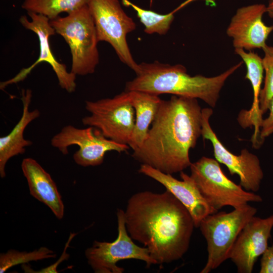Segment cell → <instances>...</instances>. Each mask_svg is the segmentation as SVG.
I'll list each match as a JSON object with an SVG mask.
<instances>
[{
  "label": "cell",
  "mask_w": 273,
  "mask_h": 273,
  "mask_svg": "<svg viewBox=\"0 0 273 273\" xmlns=\"http://www.w3.org/2000/svg\"><path fill=\"white\" fill-rule=\"evenodd\" d=\"M139 172L158 181L171 193L188 210L195 228H199L207 215L217 212L202 196L191 176L183 171L180 172L181 180L146 164H142Z\"/></svg>",
  "instance_id": "15"
},
{
  "label": "cell",
  "mask_w": 273,
  "mask_h": 273,
  "mask_svg": "<svg viewBox=\"0 0 273 273\" xmlns=\"http://www.w3.org/2000/svg\"><path fill=\"white\" fill-rule=\"evenodd\" d=\"M239 62L212 77L191 76L181 64L171 65L155 61L142 63L136 76L128 81L125 91H140L159 96L168 94L200 99L214 108L225 81L243 64Z\"/></svg>",
  "instance_id": "3"
},
{
  "label": "cell",
  "mask_w": 273,
  "mask_h": 273,
  "mask_svg": "<svg viewBox=\"0 0 273 273\" xmlns=\"http://www.w3.org/2000/svg\"><path fill=\"white\" fill-rule=\"evenodd\" d=\"M273 228V214L262 218L253 216L239 234L229 254L239 273H251L258 258L268 247Z\"/></svg>",
  "instance_id": "13"
},
{
  "label": "cell",
  "mask_w": 273,
  "mask_h": 273,
  "mask_svg": "<svg viewBox=\"0 0 273 273\" xmlns=\"http://www.w3.org/2000/svg\"><path fill=\"white\" fill-rule=\"evenodd\" d=\"M235 52L241 58L246 65L245 79L250 81L253 94L250 108L242 109L238 115L237 121L243 128L254 127V131L251 141L252 146H255L259 143L260 125L263 119L259 109V95L264 73L262 58L252 51L246 52L242 49H235Z\"/></svg>",
  "instance_id": "16"
},
{
  "label": "cell",
  "mask_w": 273,
  "mask_h": 273,
  "mask_svg": "<svg viewBox=\"0 0 273 273\" xmlns=\"http://www.w3.org/2000/svg\"><path fill=\"white\" fill-rule=\"evenodd\" d=\"M128 92L135 114L134 127L128 145L134 151L140 148L146 140L161 99L159 96L146 92Z\"/></svg>",
  "instance_id": "19"
},
{
  "label": "cell",
  "mask_w": 273,
  "mask_h": 273,
  "mask_svg": "<svg viewBox=\"0 0 273 273\" xmlns=\"http://www.w3.org/2000/svg\"><path fill=\"white\" fill-rule=\"evenodd\" d=\"M54 252L46 247L31 252L9 250L0 254V272L4 273L12 267L31 261L41 260L56 257Z\"/></svg>",
  "instance_id": "22"
},
{
  "label": "cell",
  "mask_w": 273,
  "mask_h": 273,
  "mask_svg": "<svg viewBox=\"0 0 273 273\" xmlns=\"http://www.w3.org/2000/svg\"><path fill=\"white\" fill-rule=\"evenodd\" d=\"M213 113L211 107L202 109L201 136L203 140L211 143L215 159L224 165L231 175L239 176L240 185L245 191L253 193L258 191L264 177L259 158L245 148L241 150L238 155L230 151L211 126L210 118Z\"/></svg>",
  "instance_id": "11"
},
{
  "label": "cell",
  "mask_w": 273,
  "mask_h": 273,
  "mask_svg": "<svg viewBox=\"0 0 273 273\" xmlns=\"http://www.w3.org/2000/svg\"><path fill=\"white\" fill-rule=\"evenodd\" d=\"M85 108L90 114L82 119L84 125L95 127L106 138L128 145L135 124V111L128 92L112 98L86 101Z\"/></svg>",
  "instance_id": "7"
},
{
  "label": "cell",
  "mask_w": 273,
  "mask_h": 273,
  "mask_svg": "<svg viewBox=\"0 0 273 273\" xmlns=\"http://www.w3.org/2000/svg\"><path fill=\"white\" fill-rule=\"evenodd\" d=\"M51 145L63 155L68 154V147L77 145L79 149L73 154L74 162L83 167L102 164L106 153L116 151L127 152L130 148L106 138L97 128L88 126L80 128L71 125L64 126L51 139Z\"/></svg>",
  "instance_id": "10"
},
{
  "label": "cell",
  "mask_w": 273,
  "mask_h": 273,
  "mask_svg": "<svg viewBox=\"0 0 273 273\" xmlns=\"http://www.w3.org/2000/svg\"><path fill=\"white\" fill-rule=\"evenodd\" d=\"M259 273H273V245L268 246L262 255Z\"/></svg>",
  "instance_id": "26"
},
{
  "label": "cell",
  "mask_w": 273,
  "mask_h": 273,
  "mask_svg": "<svg viewBox=\"0 0 273 273\" xmlns=\"http://www.w3.org/2000/svg\"><path fill=\"white\" fill-rule=\"evenodd\" d=\"M75 234L71 233L69 238L67 241V242L66 244V245L64 247L63 253H62L61 256L60 257L59 260H58L54 264H52L51 265L48 266L47 267L43 268L38 271H34L30 268V267L26 265H22V269L25 272H41V273H48V272H58L57 270V267L59 264L61 263L63 261L68 259L69 255L66 253V250L68 247L69 246V243L72 240V238L75 236Z\"/></svg>",
  "instance_id": "24"
},
{
  "label": "cell",
  "mask_w": 273,
  "mask_h": 273,
  "mask_svg": "<svg viewBox=\"0 0 273 273\" xmlns=\"http://www.w3.org/2000/svg\"><path fill=\"white\" fill-rule=\"evenodd\" d=\"M21 169L27 181L30 195L46 205L58 219H62L64 205L50 174L35 159L29 157L23 159Z\"/></svg>",
  "instance_id": "17"
},
{
  "label": "cell",
  "mask_w": 273,
  "mask_h": 273,
  "mask_svg": "<svg viewBox=\"0 0 273 273\" xmlns=\"http://www.w3.org/2000/svg\"><path fill=\"white\" fill-rule=\"evenodd\" d=\"M262 49L264 53L262 61L264 77L259 95V109L263 116L268 111L273 99V47L266 44Z\"/></svg>",
  "instance_id": "23"
},
{
  "label": "cell",
  "mask_w": 273,
  "mask_h": 273,
  "mask_svg": "<svg viewBox=\"0 0 273 273\" xmlns=\"http://www.w3.org/2000/svg\"><path fill=\"white\" fill-rule=\"evenodd\" d=\"M99 42L104 41L114 49L119 59L136 73L139 64L130 53L126 35L136 28L133 19L122 9L118 0H89Z\"/></svg>",
  "instance_id": "8"
},
{
  "label": "cell",
  "mask_w": 273,
  "mask_h": 273,
  "mask_svg": "<svg viewBox=\"0 0 273 273\" xmlns=\"http://www.w3.org/2000/svg\"><path fill=\"white\" fill-rule=\"evenodd\" d=\"M266 13L270 18L273 19V0H270L266 6Z\"/></svg>",
  "instance_id": "27"
},
{
  "label": "cell",
  "mask_w": 273,
  "mask_h": 273,
  "mask_svg": "<svg viewBox=\"0 0 273 273\" xmlns=\"http://www.w3.org/2000/svg\"><path fill=\"white\" fill-rule=\"evenodd\" d=\"M202 109L194 98L172 95L161 100L146 140L132 157L171 174L190 167V150L201 136Z\"/></svg>",
  "instance_id": "2"
},
{
  "label": "cell",
  "mask_w": 273,
  "mask_h": 273,
  "mask_svg": "<svg viewBox=\"0 0 273 273\" xmlns=\"http://www.w3.org/2000/svg\"><path fill=\"white\" fill-rule=\"evenodd\" d=\"M268 111V116L262 119L260 125L259 134L260 146L266 138L273 134V99L270 103Z\"/></svg>",
  "instance_id": "25"
},
{
  "label": "cell",
  "mask_w": 273,
  "mask_h": 273,
  "mask_svg": "<svg viewBox=\"0 0 273 273\" xmlns=\"http://www.w3.org/2000/svg\"><path fill=\"white\" fill-rule=\"evenodd\" d=\"M127 231L146 247L158 264L184 256L195 228L186 207L169 192L145 191L132 195L124 211Z\"/></svg>",
  "instance_id": "1"
},
{
  "label": "cell",
  "mask_w": 273,
  "mask_h": 273,
  "mask_svg": "<svg viewBox=\"0 0 273 273\" xmlns=\"http://www.w3.org/2000/svg\"><path fill=\"white\" fill-rule=\"evenodd\" d=\"M266 13V6L255 4L238 8L226 28L228 36L232 38L235 49L248 51L262 49L273 31V25H266L262 20Z\"/></svg>",
  "instance_id": "14"
},
{
  "label": "cell",
  "mask_w": 273,
  "mask_h": 273,
  "mask_svg": "<svg viewBox=\"0 0 273 273\" xmlns=\"http://www.w3.org/2000/svg\"><path fill=\"white\" fill-rule=\"evenodd\" d=\"M234 209L209 214L201 221L199 228L207 242L208 257L201 273L211 272L229 259L239 234L257 211L248 204Z\"/></svg>",
  "instance_id": "5"
},
{
  "label": "cell",
  "mask_w": 273,
  "mask_h": 273,
  "mask_svg": "<svg viewBox=\"0 0 273 273\" xmlns=\"http://www.w3.org/2000/svg\"><path fill=\"white\" fill-rule=\"evenodd\" d=\"M32 96L30 89L22 90V115L12 131L0 138V175L2 178L6 176L5 167L9 160L13 157L24 154L25 147L32 144L30 140L24 138L26 127L40 116L38 109L29 110Z\"/></svg>",
  "instance_id": "18"
},
{
  "label": "cell",
  "mask_w": 273,
  "mask_h": 273,
  "mask_svg": "<svg viewBox=\"0 0 273 273\" xmlns=\"http://www.w3.org/2000/svg\"><path fill=\"white\" fill-rule=\"evenodd\" d=\"M89 0H24L21 5L27 12L43 15L50 20L62 13H70L87 5Z\"/></svg>",
  "instance_id": "20"
},
{
  "label": "cell",
  "mask_w": 273,
  "mask_h": 273,
  "mask_svg": "<svg viewBox=\"0 0 273 273\" xmlns=\"http://www.w3.org/2000/svg\"><path fill=\"white\" fill-rule=\"evenodd\" d=\"M122 3L126 7L133 8L140 21L145 26L144 31L149 34H165L174 20V11L166 14H160L151 10L144 9L128 0H122Z\"/></svg>",
  "instance_id": "21"
},
{
  "label": "cell",
  "mask_w": 273,
  "mask_h": 273,
  "mask_svg": "<svg viewBox=\"0 0 273 273\" xmlns=\"http://www.w3.org/2000/svg\"><path fill=\"white\" fill-rule=\"evenodd\" d=\"M50 24L69 46L72 56L71 72L81 76L93 73L99 63V41L88 6L65 17L51 20Z\"/></svg>",
  "instance_id": "4"
},
{
  "label": "cell",
  "mask_w": 273,
  "mask_h": 273,
  "mask_svg": "<svg viewBox=\"0 0 273 273\" xmlns=\"http://www.w3.org/2000/svg\"><path fill=\"white\" fill-rule=\"evenodd\" d=\"M191 177L201 195L215 210L226 206L237 208L249 202H261L262 197L245 191L230 179L215 159L203 156L190 166Z\"/></svg>",
  "instance_id": "6"
},
{
  "label": "cell",
  "mask_w": 273,
  "mask_h": 273,
  "mask_svg": "<svg viewBox=\"0 0 273 273\" xmlns=\"http://www.w3.org/2000/svg\"><path fill=\"white\" fill-rule=\"evenodd\" d=\"M29 20L25 16H22L19 21L26 29L37 36L39 43V55L38 59L29 67L22 69L15 77L1 83L0 88L4 89L7 86L23 80L36 66L45 62L52 67L58 78L60 87L68 93L75 90L76 76L68 72L65 64L58 62L54 56L51 49L49 38L56 33L50 24V20L46 16L33 12H27Z\"/></svg>",
  "instance_id": "12"
},
{
  "label": "cell",
  "mask_w": 273,
  "mask_h": 273,
  "mask_svg": "<svg viewBox=\"0 0 273 273\" xmlns=\"http://www.w3.org/2000/svg\"><path fill=\"white\" fill-rule=\"evenodd\" d=\"M118 236L113 242L95 241L85 251L88 264L96 273H122L123 268L117 265L122 260L138 259L145 261L147 267L157 264L145 247L136 245L128 234L125 225L124 211H117Z\"/></svg>",
  "instance_id": "9"
}]
</instances>
